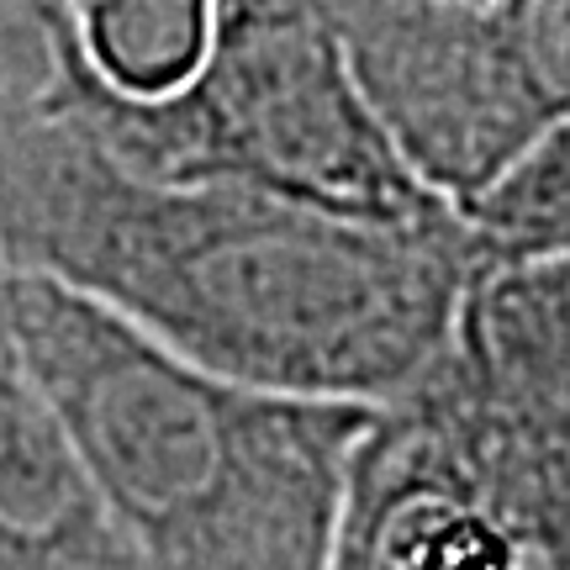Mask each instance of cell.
I'll return each mask as SVG.
<instances>
[{"mask_svg": "<svg viewBox=\"0 0 570 570\" xmlns=\"http://www.w3.org/2000/svg\"><path fill=\"white\" fill-rule=\"evenodd\" d=\"M0 254L233 381L370 407L423 381L475 275L460 212L402 227L154 180L38 101L0 117Z\"/></svg>", "mask_w": 570, "mask_h": 570, "instance_id": "1", "label": "cell"}, {"mask_svg": "<svg viewBox=\"0 0 570 570\" xmlns=\"http://www.w3.org/2000/svg\"><path fill=\"white\" fill-rule=\"evenodd\" d=\"M0 323L148 570H327L370 402L233 381L6 254Z\"/></svg>", "mask_w": 570, "mask_h": 570, "instance_id": "2", "label": "cell"}, {"mask_svg": "<svg viewBox=\"0 0 570 570\" xmlns=\"http://www.w3.org/2000/svg\"><path fill=\"white\" fill-rule=\"evenodd\" d=\"M32 101L154 180L244 185L365 223L454 217L375 122L323 0H212L196 63L175 85L127 90L85 59L59 6Z\"/></svg>", "mask_w": 570, "mask_h": 570, "instance_id": "3", "label": "cell"}, {"mask_svg": "<svg viewBox=\"0 0 570 570\" xmlns=\"http://www.w3.org/2000/svg\"><path fill=\"white\" fill-rule=\"evenodd\" d=\"M327 570H570V423L454 354L370 412Z\"/></svg>", "mask_w": 570, "mask_h": 570, "instance_id": "4", "label": "cell"}, {"mask_svg": "<svg viewBox=\"0 0 570 570\" xmlns=\"http://www.w3.org/2000/svg\"><path fill=\"white\" fill-rule=\"evenodd\" d=\"M375 122L454 212L570 111V0H323Z\"/></svg>", "mask_w": 570, "mask_h": 570, "instance_id": "5", "label": "cell"}, {"mask_svg": "<svg viewBox=\"0 0 570 570\" xmlns=\"http://www.w3.org/2000/svg\"><path fill=\"white\" fill-rule=\"evenodd\" d=\"M0 570H148L0 323Z\"/></svg>", "mask_w": 570, "mask_h": 570, "instance_id": "6", "label": "cell"}, {"mask_svg": "<svg viewBox=\"0 0 570 570\" xmlns=\"http://www.w3.org/2000/svg\"><path fill=\"white\" fill-rule=\"evenodd\" d=\"M475 269L570 259V111H560L497 180L460 206Z\"/></svg>", "mask_w": 570, "mask_h": 570, "instance_id": "7", "label": "cell"}, {"mask_svg": "<svg viewBox=\"0 0 570 570\" xmlns=\"http://www.w3.org/2000/svg\"><path fill=\"white\" fill-rule=\"evenodd\" d=\"M69 38L106 80L127 90L175 85L196 63L212 0H53Z\"/></svg>", "mask_w": 570, "mask_h": 570, "instance_id": "8", "label": "cell"}, {"mask_svg": "<svg viewBox=\"0 0 570 570\" xmlns=\"http://www.w3.org/2000/svg\"><path fill=\"white\" fill-rule=\"evenodd\" d=\"M42 42V0H0V63L32 53Z\"/></svg>", "mask_w": 570, "mask_h": 570, "instance_id": "9", "label": "cell"}, {"mask_svg": "<svg viewBox=\"0 0 570 570\" xmlns=\"http://www.w3.org/2000/svg\"><path fill=\"white\" fill-rule=\"evenodd\" d=\"M42 69H48V32H42V42L32 48V53L0 63V117H11L17 106H27L32 96H38Z\"/></svg>", "mask_w": 570, "mask_h": 570, "instance_id": "10", "label": "cell"}]
</instances>
